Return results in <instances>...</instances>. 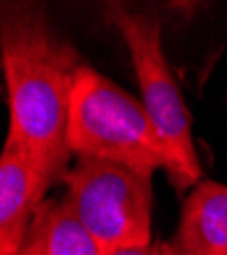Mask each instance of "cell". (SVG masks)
<instances>
[{
  "mask_svg": "<svg viewBox=\"0 0 227 255\" xmlns=\"http://www.w3.org/2000/svg\"><path fill=\"white\" fill-rule=\"evenodd\" d=\"M0 59L10 113L6 139L14 141L53 186L64 180L72 157L70 106L86 61L53 27L45 8L33 2H2Z\"/></svg>",
  "mask_w": 227,
  "mask_h": 255,
  "instance_id": "6da1fadb",
  "label": "cell"
},
{
  "mask_svg": "<svg viewBox=\"0 0 227 255\" xmlns=\"http://www.w3.org/2000/svg\"><path fill=\"white\" fill-rule=\"evenodd\" d=\"M105 14L131 53L141 104L166 149V174L172 186L178 192L195 188L201 182L203 169L191 131L193 119L166 61L160 16L119 2L109 4Z\"/></svg>",
  "mask_w": 227,
  "mask_h": 255,
  "instance_id": "7a4b0ae2",
  "label": "cell"
},
{
  "mask_svg": "<svg viewBox=\"0 0 227 255\" xmlns=\"http://www.w3.org/2000/svg\"><path fill=\"white\" fill-rule=\"evenodd\" d=\"M68 145L76 157L121 163L150 178L168 163L143 104L88 63L76 80Z\"/></svg>",
  "mask_w": 227,
  "mask_h": 255,
  "instance_id": "3957f363",
  "label": "cell"
},
{
  "mask_svg": "<svg viewBox=\"0 0 227 255\" xmlns=\"http://www.w3.org/2000/svg\"><path fill=\"white\" fill-rule=\"evenodd\" d=\"M66 202L107 255L152 243V178L121 163L78 157L64 176Z\"/></svg>",
  "mask_w": 227,
  "mask_h": 255,
  "instance_id": "277c9868",
  "label": "cell"
},
{
  "mask_svg": "<svg viewBox=\"0 0 227 255\" xmlns=\"http://www.w3.org/2000/svg\"><path fill=\"white\" fill-rule=\"evenodd\" d=\"M49 184L20 147L6 139L0 155V255H20Z\"/></svg>",
  "mask_w": 227,
  "mask_h": 255,
  "instance_id": "5b68a950",
  "label": "cell"
},
{
  "mask_svg": "<svg viewBox=\"0 0 227 255\" xmlns=\"http://www.w3.org/2000/svg\"><path fill=\"white\" fill-rule=\"evenodd\" d=\"M166 255H227V186L201 180L182 202Z\"/></svg>",
  "mask_w": 227,
  "mask_h": 255,
  "instance_id": "8992f818",
  "label": "cell"
},
{
  "mask_svg": "<svg viewBox=\"0 0 227 255\" xmlns=\"http://www.w3.org/2000/svg\"><path fill=\"white\" fill-rule=\"evenodd\" d=\"M29 233L43 255H107L82 227L66 198L45 200L33 217Z\"/></svg>",
  "mask_w": 227,
  "mask_h": 255,
  "instance_id": "52a82bcc",
  "label": "cell"
},
{
  "mask_svg": "<svg viewBox=\"0 0 227 255\" xmlns=\"http://www.w3.org/2000/svg\"><path fill=\"white\" fill-rule=\"evenodd\" d=\"M109 255H166V253H164V241H152L146 247H125L111 251Z\"/></svg>",
  "mask_w": 227,
  "mask_h": 255,
  "instance_id": "ba28073f",
  "label": "cell"
},
{
  "mask_svg": "<svg viewBox=\"0 0 227 255\" xmlns=\"http://www.w3.org/2000/svg\"><path fill=\"white\" fill-rule=\"evenodd\" d=\"M20 255H43L41 253V247H39V241L31 235V233H27V239H25L23 249H20Z\"/></svg>",
  "mask_w": 227,
  "mask_h": 255,
  "instance_id": "9c48e42d",
  "label": "cell"
}]
</instances>
